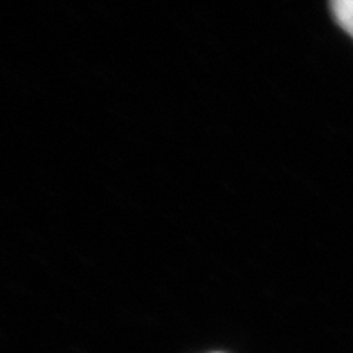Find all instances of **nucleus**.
<instances>
[{
	"label": "nucleus",
	"instance_id": "nucleus-1",
	"mask_svg": "<svg viewBox=\"0 0 353 353\" xmlns=\"http://www.w3.org/2000/svg\"><path fill=\"white\" fill-rule=\"evenodd\" d=\"M335 22L353 38V0H330Z\"/></svg>",
	"mask_w": 353,
	"mask_h": 353
}]
</instances>
